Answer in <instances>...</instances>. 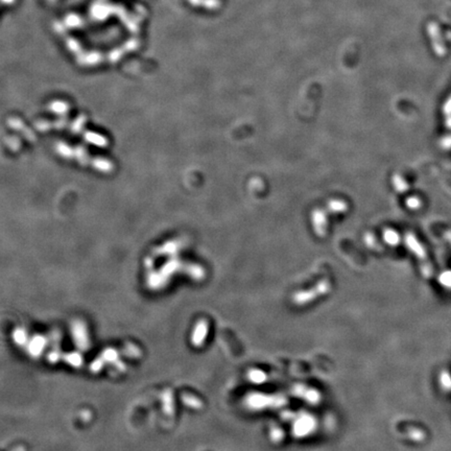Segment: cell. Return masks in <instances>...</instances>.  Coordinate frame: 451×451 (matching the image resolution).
Returning a JSON list of instances; mask_svg holds the SVG:
<instances>
[{"mask_svg": "<svg viewBox=\"0 0 451 451\" xmlns=\"http://www.w3.org/2000/svg\"><path fill=\"white\" fill-rule=\"evenodd\" d=\"M440 385L445 390L451 389V375H450V373L447 372V371H444V372L441 373Z\"/></svg>", "mask_w": 451, "mask_h": 451, "instance_id": "1", "label": "cell"}]
</instances>
